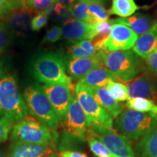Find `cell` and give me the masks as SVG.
<instances>
[{"mask_svg": "<svg viewBox=\"0 0 157 157\" xmlns=\"http://www.w3.org/2000/svg\"><path fill=\"white\" fill-rule=\"evenodd\" d=\"M15 1L17 2L20 5H21L23 7H25L26 5V2H27V0H15Z\"/></svg>", "mask_w": 157, "mask_h": 157, "instance_id": "60d3db41", "label": "cell"}, {"mask_svg": "<svg viewBox=\"0 0 157 157\" xmlns=\"http://www.w3.org/2000/svg\"><path fill=\"white\" fill-rule=\"evenodd\" d=\"M23 98L28 112L33 117L52 130L58 128L60 121L40 86L27 87L23 93Z\"/></svg>", "mask_w": 157, "mask_h": 157, "instance_id": "8992f818", "label": "cell"}, {"mask_svg": "<svg viewBox=\"0 0 157 157\" xmlns=\"http://www.w3.org/2000/svg\"><path fill=\"white\" fill-rule=\"evenodd\" d=\"M87 142L89 144L90 150L98 157H114V156L110 152L101 141H100L96 137L88 135Z\"/></svg>", "mask_w": 157, "mask_h": 157, "instance_id": "83f0119b", "label": "cell"}, {"mask_svg": "<svg viewBox=\"0 0 157 157\" xmlns=\"http://www.w3.org/2000/svg\"><path fill=\"white\" fill-rule=\"evenodd\" d=\"M62 37V29L61 27L58 25H54L48 31L46 35L42 39V44L47 42H56Z\"/></svg>", "mask_w": 157, "mask_h": 157, "instance_id": "d6a6232c", "label": "cell"}, {"mask_svg": "<svg viewBox=\"0 0 157 157\" xmlns=\"http://www.w3.org/2000/svg\"><path fill=\"white\" fill-rule=\"evenodd\" d=\"M49 18L48 11L39 12L34 16L31 21L32 31H38L48 24Z\"/></svg>", "mask_w": 157, "mask_h": 157, "instance_id": "f546056e", "label": "cell"}, {"mask_svg": "<svg viewBox=\"0 0 157 157\" xmlns=\"http://www.w3.org/2000/svg\"><path fill=\"white\" fill-rule=\"evenodd\" d=\"M116 80L115 76L102 65L88 72L78 82L88 87H105L109 81Z\"/></svg>", "mask_w": 157, "mask_h": 157, "instance_id": "ffe728a7", "label": "cell"}, {"mask_svg": "<svg viewBox=\"0 0 157 157\" xmlns=\"http://www.w3.org/2000/svg\"><path fill=\"white\" fill-rule=\"evenodd\" d=\"M115 126L127 138L138 140L157 128V115L127 109L117 118Z\"/></svg>", "mask_w": 157, "mask_h": 157, "instance_id": "3957f363", "label": "cell"}, {"mask_svg": "<svg viewBox=\"0 0 157 157\" xmlns=\"http://www.w3.org/2000/svg\"><path fill=\"white\" fill-rule=\"evenodd\" d=\"M68 9L72 18L89 23V4L78 1L74 5L68 7Z\"/></svg>", "mask_w": 157, "mask_h": 157, "instance_id": "4316f807", "label": "cell"}, {"mask_svg": "<svg viewBox=\"0 0 157 157\" xmlns=\"http://www.w3.org/2000/svg\"><path fill=\"white\" fill-rule=\"evenodd\" d=\"M56 3L61 4V5L66 6V7H69L71 6L74 5L76 2H77L78 0H55Z\"/></svg>", "mask_w": 157, "mask_h": 157, "instance_id": "f35d334b", "label": "cell"}, {"mask_svg": "<svg viewBox=\"0 0 157 157\" xmlns=\"http://www.w3.org/2000/svg\"><path fill=\"white\" fill-rule=\"evenodd\" d=\"M90 93L99 103L112 118H117L122 111V106L116 101L105 87H88Z\"/></svg>", "mask_w": 157, "mask_h": 157, "instance_id": "ac0fdd59", "label": "cell"}, {"mask_svg": "<svg viewBox=\"0 0 157 157\" xmlns=\"http://www.w3.org/2000/svg\"><path fill=\"white\" fill-rule=\"evenodd\" d=\"M62 121L67 133L81 140H85L88 130L87 117L74 95Z\"/></svg>", "mask_w": 157, "mask_h": 157, "instance_id": "9c48e42d", "label": "cell"}, {"mask_svg": "<svg viewBox=\"0 0 157 157\" xmlns=\"http://www.w3.org/2000/svg\"><path fill=\"white\" fill-rule=\"evenodd\" d=\"M75 94L76 100L87 117L88 127L97 124L113 129V118L95 101L87 86L78 82L75 87Z\"/></svg>", "mask_w": 157, "mask_h": 157, "instance_id": "52a82bcc", "label": "cell"}, {"mask_svg": "<svg viewBox=\"0 0 157 157\" xmlns=\"http://www.w3.org/2000/svg\"><path fill=\"white\" fill-rule=\"evenodd\" d=\"M31 71L37 81L44 84L71 85V79L67 74L66 59L58 53L50 52L39 55L33 62Z\"/></svg>", "mask_w": 157, "mask_h": 157, "instance_id": "7a4b0ae2", "label": "cell"}, {"mask_svg": "<svg viewBox=\"0 0 157 157\" xmlns=\"http://www.w3.org/2000/svg\"><path fill=\"white\" fill-rule=\"evenodd\" d=\"M127 88L129 98H146L157 104V81L150 74L138 76L129 83Z\"/></svg>", "mask_w": 157, "mask_h": 157, "instance_id": "4fadbf2b", "label": "cell"}, {"mask_svg": "<svg viewBox=\"0 0 157 157\" xmlns=\"http://www.w3.org/2000/svg\"><path fill=\"white\" fill-rule=\"evenodd\" d=\"M36 11L29 7L14 10L7 16V27L10 31L20 37H27L32 31L31 21Z\"/></svg>", "mask_w": 157, "mask_h": 157, "instance_id": "7c38bea8", "label": "cell"}, {"mask_svg": "<svg viewBox=\"0 0 157 157\" xmlns=\"http://www.w3.org/2000/svg\"><path fill=\"white\" fill-rule=\"evenodd\" d=\"M42 89L58 116L59 120L62 121L71 99V85L64 84H44Z\"/></svg>", "mask_w": 157, "mask_h": 157, "instance_id": "30bf717a", "label": "cell"}, {"mask_svg": "<svg viewBox=\"0 0 157 157\" xmlns=\"http://www.w3.org/2000/svg\"><path fill=\"white\" fill-rule=\"evenodd\" d=\"M101 55L103 66L122 82H130L142 70L139 58L133 51L119 50L109 52L101 50Z\"/></svg>", "mask_w": 157, "mask_h": 157, "instance_id": "277c9868", "label": "cell"}, {"mask_svg": "<svg viewBox=\"0 0 157 157\" xmlns=\"http://www.w3.org/2000/svg\"><path fill=\"white\" fill-rule=\"evenodd\" d=\"M23 7L15 0H0V18L7 16L14 10Z\"/></svg>", "mask_w": 157, "mask_h": 157, "instance_id": "4dcf8cb0", "label": "cell"}, {"mask_svg": "<svg viewBox=\"0 0 157 157\" xmlns=\"http://www.w3.org/2000/svg\"><path fill=\"white\" fill-rule=\"evenodd\" d=\"M56 139L52 129L31 116L14 124L11 128L10 140L13 143L52 146Z\"/></svg>", "mask_w": 157, "mask_h": 157, "instance_id": "5b68a950", "label": "cell"}, {"mask_svg": "<svg viewBox=\"0 0 157 157\" xmlns=\"http://www.w3.org/2000/svg\"><path fill=\"white\" fill-rule=\"evenodd\" d=\"M140 8L135 0H112V5L109 13L110 15H115L124 18L134 15Z\"/></svg>", "mask_w": 157, "mask_h": 157, "instance_id": "603a6c76", "label": "cell"}, {"mask_svg": "<svg viewBox=\"0 0 157 157\" xmlns=\"http://www.w3.org/2000/svg\"><path fill=\"white\" fill-rule=\"evenodd\" d=\"M129 109L143 113H151L157 115V104L150 100L143 98H129L125 103Z\"/></svg>", "mask_w": 157, "mask_h": 157, "instance_id": "cb8c5ba5", "label": "cell"}, {"mask_svg": "<svg viewBox=\"0 0 157 157\" xmlns=\"http://www.w3.org/2000/svg\"><path fill=\"white\" fill-rule=\"evenodd\" d=\"M105 88L109 92L110 95L118 102L127 101L129 99L128 88L122 83L116 81H109Z\"/></svg>", "mask_w": 157, "mask_h": 157, "instance_id": "484cf974", "label": "cell"}, {"mask_svg": "<svg viewBox=\"0 0 157 157\" xmlns=\"http://www.w3.org/2000/svg\"><path fill=\"white\" fill-rule=\"evenodd\" d=\"M78 1L84 2H87L88 4L93 3V2H98V3L103 4V5H104V2H105V0H78Z\"/></svg>", "mask_w": 157, "mask_h": 157, "instance_id": "ab89813d", "label": "cell"}, {"mask_svg": "<svg viewBox=\"0 0 157 157\" xmlns=\"http://www.w3.org/2000/svg\"><path fill=\"white\" fill-rule=\"evenodd\" d=\"M87 132L101 141L114 157H135L127 137L113 129L95 124L88 127Z\"/></svg>", "mask_w": 157, "mask_h": 157, "instance_id": "ba28073f", "label": "cell"}, {"mask_svg": "<svg viewBox=\"0 0 157 157\" xmlns=\"http://www.w3.org/2000/svg\"><path fill=\"white\" fill-rule=\"evenodd\" d=\"M10 31L7 23H0V53L5 51L8 47L10 40Z\"/></svg>", "mask_w": 157, "mask_h": 157, "instance_id": "1f68e13d", "label": "cell"}, {"mask_svg": "<svg viewBox=\"0 0 157 157\" xmlns=\"http://www.w3.org/2000/svg\"><path fill=\"white\" fill-rule=\"evenodd\" d=\"M138 35L127 25L114 23L109 38L104 45V50L112 51L129 50L134 47Z\"/></svg>", "mask_w": 157, "mask_h": 157, "instance_id": "8fae6325", "label": "cell"}, {"mask_svg": "<svg viewBox=\"0 0 157 157\" xmlns=\"http://www.w3.org/2000/svg\"><path fill=\"white\" fill-rule=\"evenodd\" d=\"M137 151L140 157H157V128L141 138Z\"/></svg>", "mask_w": 157, "mask_h": 157, "instance_id": "7402d4cb", "label": "cell"}, {"mask_svg": "<svg viewBox=\"0 0 157 157\" xmlns=\"http://www.w3.org/2000/svg\"><path fill=\"white\" fill-rule=\"evenodd\" d=\"M137 56L146 59L157 48V21L146 33L140 35L132 48Z\"/></svg>", "mask_w": 157, "mask_h": 157, "instance_id": "e0dca14e", "label": "cell"}, {"mask_svg": "<svg viewBox=\"0 0 157 157\" xmlns=\"http://www.w3.org/2000/svg\"><path fill=\"white\" fill-rule=\"evenodd\" d=\"M28 116L23 95L14 76L0 73V119L14 124Z\"/></svg>", "mask_w": 157, "mask_h": 157, "instance_id": "6da1fadb", "label": "cell"}, {"mask_svg": "<svg viewBox=\"0 0 157 157\" xmlns=\"http://www.w3.org/2000/svg\"><path fill=\"white\" fill-rule=\"evenodd\" d=\"M68 57L70 59L71 58H88L92 57L89 52L85 51L83 48L78 44V42L74 43L73 45L70 47L68 50Z\"/></svg>", "mask_w": 157, "mask_h": 157, "instance_id": "e575fe53", "label": "cell"}, {"mask_svg": "<svg viewBox=\"0 0 157 157\" xmlns=\"http://www.w3.org/2000/svg\"><path fill=\"white\" fill-rule=\"evenodd\" d=\"M55 0H27L26 5L35 11H48L56 4Z\"/></svg>", "mask_w": 157, "mask_h": 157, "instance_id": "f1b7e54d", "label": "cell"}, {"mask_svg": "<svg viewBox=\"0 0 157 157\" xmlns=\"http://www.w3.org/2000/svg\"><path fill=\"white\" fill-rule=\"evenodd\" d=\"M113 25L112 20H108L92 25L93 29V36L90 41L98 52L104 50V45L109 38Z\"/></svg>", "mask_w": 157, "mask_h": 157, "instance_id": "44dd1931", "label": "cell"}, {"mask_svg": "<svg viewBox=\"0 0 157 157\" xmlns=\"http://www.w3.org/2000/svg\"><path fill=\"white\" fill-rule=\"evenodd\" d=\"M146 64L151 71L157 76V48L147 57Z\"/></svg>", "mask_w": 157, "mask_h": 157, "instance_id": "8d00e7d4", "label": "cell"}, {"mask_svg": "<svg viewBox=\"0 0 157 157\" xmlns=\"http://www.w3.org/2000/svg\"><path fill=\"white\" fill-rule=\"evenodd\" d=\"M44 157H59V155H58L56 153H52V154H49V155H47V156H45Z\"/></svg>", "mask_w": 157, "mask_h": 157, "instance_id": "b9f144b4", "label": "cell"}, {"mask_svg": "<svg viewBox=\"0 0 157 157\" xmlns=\"http://www.w3.org/2000/svg\"><path fill=\"white\" fill-rule=\"evenodd\" d=\"M114 23H121L130 28L137 35H142L146 33L155 23L154 19L148 15L143 13H135L127 17H119L112 19Z\"/></svg>", "mask_w": 157, "mask_h": 157, "instance_id": "d6986e66", "label": "cell"}, {"mask_svg": "<svg viewBox=\"0 0 157 157\" xmlns=\"http://www.w3.org/2000/svg\"><path fill=\"white\" fill-rule=\"evenodd\" d=\"M48 13L49 15H53V17H56L57 19L63 18L64 17H66L67 19L70 18L68 17V15H70L68 7L59 3L55 4L52 8L49 10Z\"/></svg>", "mask_w": 157, "mask_h": 157, "instance_id": "836d02e7", "label": "cell"}, {"mask_svg": "<svg viewBox=\"0 0 157 157\" xmlns=\"http://www.w3.org/2000/svg\"><path fill=\"white\" fill-rule=\"evenodd\" d=\"M102 65L103 64L101 51H99L92 57L69 59L66 61V68L71 77L80 80L90 71Z\"/></svg>", "mask_w": 157, "mask_h": 157, "instance_id": "9a60e30c", "label": "cell"}, {"mask_svg": "<svg viewBox=\"0 0 157 157\" xmlns=\"http://www.w3.org/2000/svg\"><path fill=\"white\" fill-rule=\"evenodd\" d=\"M13 124L8 121L0 119V143L5 142L8 138Z\"/></svg>", "mask_w": 157, "mask_h": 157, "instance_id": "d590c367", "label": "cell"}, {"mask_svg": "<svg viewBox=\"0 0 157 157\" xmlns=\"http://www.w3.org/2000/svg\"><path fill=\"white\" fill-rule=\"evenodd\" d=\"M62 36L69 41H80L89 39L93 36V25L84 21L68 18L64 21L62 26Z\"/></svg>", "mask_w": 157, "mask_h": 157, "instance_id": "5bb4252c", "label": "cell"}, {"mask_svg": "<svg viewBox=\"0 0 157 157\" xmlns=\"http://www.w3.org/2000/svg\"><path fill=\"white\" fill-rule=\"evenodd\" d=\"M109 10L104 7L103 4L93 2L89 4V24L93 25L109 20Z\"/></svg>", "mask_w": 157, "mask_h": 157, "instance_id": "d4e9b609", "label": "cell"}, {"mask_svg": "<svg viewBox=\"0 0 157 157\" xmlns=\"http://www.w3.org/2000/svg\"><path fill=\"white\" fill-rule=\"evenodd\" d=\"M0 157H5V156H4V154H2V153L0 152Z\"/></svg>", "mask_w": 157, "mask_h": 157, "instance_id": "7bdbcfd3", "label": "cell"}, {"mask_svg": "<svg viewBox=\"0 0 157 157\" xmlns=\"http://www.w3.org/2000/svg\"><path fill=\"white\" fill-rule=\"evenodd\" d=\"M52 153V146L16 142L11 145L8 157H44Z\"/></svg>", "mask_w": 157, "mask_h": 157, "instance_id": "2e32d148", "label": "cell"}, {"mask_svg": "<svg viewBox=\"0 0 157 157\" xmlns=\"http://www.w3.org/2000/svg\"><path fill=\"white\" fill-rule=\"evenodd\" d=\"M59 157H87L84 153L74 151L65 150L59 153Z\"/></svg>", "mask_w": 157, "mask_h": 157, "instance_id": "74e56055", "label": "cell"}]
</instances>
